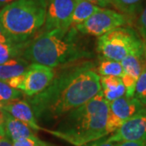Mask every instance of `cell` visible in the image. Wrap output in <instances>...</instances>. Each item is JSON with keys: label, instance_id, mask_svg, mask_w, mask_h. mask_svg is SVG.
I'll return each mask as SVG.
<instances>
[{"label": "cell", "instance_id": "1", "mask_svg": "<svg viewBox=\"0 0 146 146\" xmlns=\"http://www.w3.org/2000/svg\"><path fill=\"white\" fill-rule=\"evenodd\" d=\"M100 79L92 60L70 64L56 71L46 89L26 100L38 123L50 124L95 97L102 90Z\"/></svg>", "mask_w": 146, "mask_h": 146}, {"label": "cell", "instance_id": "2", "mask_svg": "<svg viewBox=\"0 0 146 146\" xmlns=\"http://www.w3.org/2000/svg\"><path fill=\"white\" fill-rule=\"evenodd\" d=\"M80 35L75 27L41 32L29 42L21 58L54 69L91 60L94 52L81 41Z\"/></svg>", "mask_w": 146, "mask_h": 146}, {"label": "cell", "instance_id": "3", "mask_svg": "<svg viewBox=\"0 0 146 146\" xmlns=\"http://www.w3.org/2000/svg\"><path fill=\"white\" fill-rule=\"evenodd\" d=\"M110 103L102 90L92 99L71 110L46 132L74 146H84L108 136L106 123Z\"/></svg>", "mask_w": 146, "mask_h": 146}, {"label": "cell", "instance_id": "4", "mask_svg": "<svg viewBox=\"0 0 146 146\" xmlns=\"http://www.w3.org/2000/svg\"><path fill=\"white\" fill-rule=\"evenodd\" d=\"M47 0H16L0 9V23L17 43L37 36L46 22Z\"/></svg>", "mask_w": 146, "mask_h": 146}, {"label": "cell", "instance_id": "5", "mask_svg": "<svg viewBox=\"0 0 146 146\" xmlns=\"http://www.w3.org/2000/svg\"><path fill=\"white\" fill-rule=\"evenodd\" d=\"M97 51L100 58L121 62L133 54H144V41L131 27H119L98 39Z\"/></svg>", "mask_w": 146, "mask_h": 146}, {"label": "cell", "instance_id": "6", "mask_svg": "<svg viewBox=\"0 0 146 146\" xmlns=\"http://www.w3.org/2000/svg\"><path fill=\"white\" fill-rule=\"evenodd\" d=\"M128 23H130V18L124 14L110 9L102 8L75 28L82 35L99 37Z\"/></svg>", "mask_w": 146, "mask_h": 146}, {"label": "cell", "instance_id": "7", "mask_svg": "<svg viewBox=\"0 0 146 146\" xmlns=\"http://www.w3.org/2000/svg\"><path fill=\"white\" fill-rule=\"evenodd\" d=\"M143 107L145 106L136 98L127 97L126 95L110 102L109 115L106 123L107 134L114 133Z\"/></svg>", "mask_w": 146, "mask_h": 146}, {"label": "cell", "instance_id": "8", "mask_svg": "<svg viewBox=\"0 0 146 146\" xmlns=\"http://www.w3.org/2000/svg\"><path fill=\"white\" fill-rule=\"evenodd\" d=\"M75 6L76 0H47L46 22L42 32L69 29Z\"/></svg>", "mask_w": 146, "mask_h": 146}, {"label": "cell", "instance_id": "9", "mask_svg": "<svg viewBox=\"0 0 146 146\" xmlns=\"http://www.w3.org/2000/svg\"><path fill=\"white\" fill-rule=\"evenodd\" d=\"M110 142L136 141L146 143V106L126 121L117 131L107 137Z\"/></svg>", "mask_w": 146, "mask_h": 146}, {"label": "cell", "instance_id": "10", "mask_svg": "<svg viewBox=\"0 0 146 146\" xmlns=\"http://www.w3.org/2000/svg\"><path fill=\"white\" fill-rule=\"evenodd\" d=\"M55 74L54 68L38 63H30L25 74V78L22 92L27 98L40 94L51 83Z\"/></svg>", "mask_w": 146, "mask_h": 146}, {"label": "cell", "instance_id": "11", "mask_svg": "<svg viewBox=\"0 0 146 146\" xmlns=\"http://www.w3.org/2000/svg\"><path fill=\"white\" fill-rule=\"evenodd\" d=\"M145 62L144 54L129 55L120 62L123 70L121 79L125 86L127 97H134L136 81L142 72Z\"/></svg>", "mask_w": 146, "mask_h": 146}, {"label": "cell", "instance_id": "12", "mask_svg": "<svg viewBox=\"0 0 146 146\" xmlns=\"http://www.w3.org/2000/svg\"><path fill=\"white\" fill-rule=\"evenodd\" d=\"M3 110L16 119L26 123L35 131H43L46 132L47 128H44L39 125L33 109L26 99L17 100L5 103Z\"/></svg>", "mask_w": 146, "mask_h": 146}, {"label": "cell", "instance_id": "13", "mask_svg": "<svg viewBox=\"0 0 146 146\" xmlns=\"http://www.w3.org/2000/svg\"><path fill=\"white\" fill-rule=\"evenodd\" d=\"M5 135L12 142L29 136H36L35 131L33 130L29 126L15 119L7 112H6Z\"/></svg>", "mask_w": 146, "mask_h": 146}, {"label": "cell", "instance_id": "14", "mask_svg": "<svg viewBox=\"0 0 146 146\" xmlns=\"http://www.w3.org/2000/svg\"><path fill=\"white\" fill-rule=\"evenodd\" d=\"M100 82L103 97L109 103L126 94L125 86L120 77L102 76Z\"/></svg>", "mask_w": 146, "mask_h": 146}, {"label": "cell", "instance_id": "15", "mask_svg": "<svg viewBox=\"0 0 146 146\" xmlns=\"http://www.w3.org/2000/svg\"><path fill=\"white\" fill-rule=\"evenodd\" d=\"M30 63L23 58H12L0 64V80L7 81L26 72Z\"/></svg>", "mask_w": 146, "mask_h": 146}, {"label": "cell", "instance_id": "16", "mask_svg": "<svg viewBox=\"0 0 146 146\" xmlns=\"http://www.w3.org/2000/svg\"><path fill=\"white\" fill-rule=\"evenodd\" d=\"M102 9L86 0H76V6L71 18V27H76Z\"/></svg>", "mask_w": 146, "mask_h": 146}, {"label": "cell", "instance_id": "17", "mask_svg": "<svg viewBox=\"0 0 146 146\" xmlns=\"http://www.w3.org/2000/svg\"><path fill=\"white\" fill-rule=\"evenodd\" d=\"M30 41L22 43L0 42V64L6 63L12 58L22 57L25 49Z\"/></svg>", "mask_w": 146, "mask_h": 146}, {"label": "cell", "instance_id": "18", "mask_svg": "<svg viewBox=\"0 0 146 146\" xmlns=\"http://www.w3.org/2000/svg\"><path fill=\"white\" fill-rule=\"evenodd\" d=\"M96 72L100 76H115L121 78L123 70L120 62L107 58H100L98 65L96 66Z\"/></svg>", "mask_w": 146, "mask_h": 146}, {"label": "cell", "instance_id": "19", "mask_svg": "<svg viewBox=\"0 0 146 146\" xmlns=\"http://www.w3.org/2000/svg\"><path fill=\"white\" fill-rule=\"evenodd\" d=\"M145 0H113L112 3L123 14L129 18L136 16L144 7Z\"/></svg>", "mask_w": 146, "mask_h": 146}, {"label": "cell", "instance_id": "20", "mask_svg": "<svg viewBox=\"0 0 146 146\" xmlns=\"http://www.w3.org/2000/svg\"><path fill=\"white\" fill-rule=\"evenodd\" d=\"M24 96L25 94L21 90L11 87L7 81L0 80V102L3 103L23 99Z\"/></svg>", "mask_w": 146, "mask_h": 146}, {"label": "cell", "instance_id": "21", "mask_svg": "<svg viewBox=\"0 0 146 146\" xmlns=\"http://www.w3.org/2000/svg\"><path fill=\"white\" fill-rule=\"evenodd\" d=\"M134 98L146 106V62L144 63L142 72L136 81Z\"/></svg>", "mask_w": 146, "mask_h": 146}, {"label": "cell", "instance_id": "22", "mask_svg": "<svg viewBox=\"0 0 146 146\" xmlns=\"http://www.w3.org/2000/svg\"><path fill=\"white\" fill-rule=\"evenodd\" d=\"M13 146H58L40 139L37 136H29L12 142Z\"/></svg>", "mask_w": 146, "mask_h": 146}, {"label": "cell", "instance_id": "23", "mask_svg": "<svg viewBox=\"0 0 146 146\" xmlns=\"http://www.w3.org/2000/svg\"><path fill=\"white\" fill-rule=\"evenodd\" d=\"M136 27L143 41H146V5L142 7L137 15Z\"/></svg>", "mask_w": 146, "mask_h": 146}, {"label": "cell", "instance_id": "24", "mask_svg": "<svg viewBox=\"0 0 146 146\" xmlns=\"http://www.w3.org/2000/svg\"><path fill=\"white\" fill-rule=\"evenodd\" d=\"M25 74H22V75H20V76H17L16 77L10 79V80H7V84L10 85L11 87L22 91L23 86H24V83H25Z\"/></svg>", "mask_w": 146, "mask_h": 146}, {"label": "cell", "instance_id": "25", "mask_svg": "<svg viewBox=\"0 0 146 146\" xmlns=\"http://www.w3.org/2000/svg\"><path fill=\"white\" fill-rule=\"evenodd\" d=\"M84 146H119L118 143H115V142H110L107 140V138L105 136L102 137L98 141H95L94 142L89 143L87 145Z\"/></svg>", "mask_w": 146, "mask_h": 146}, {"label": "cell", "instance_id": "26", "mask_svg": "<svg viewBox=\"0 0 146 146\" xmlns=\"http://www.w3.org/2000/svg\"><path fill=\"white\" fill-rule=\"evenodd\" d=\"M0 42H2V43H17V42H14V40L7 33L1 23H0Z\"/></svg>", "mask_w": 146, "mask_h": 146}, {"label": "cell", "instance_id": "27", "mask_svg": "<svg viewBox=\"0 0 146 146\" xmlns=\"http://www.w3.org/2000/svg\"><path fill=\"white\" fill-rule=\"evenodd\" d=\"M5 122L6 112L3 109H0V136H5Z\"/></svg>", "mask_w": 146, "mask_h": 146}, {"label": "cell", "instance_id": "28", "mask_svg": "<svg viewBox=\"0 0 146 146\" xmlns=\"http://www.w3.org/2000/svg\"><path fill=\"white\" fill-rule=\"evenodd\" d=\"M86 1L102 8H104L106 7L109 6L113 2V0H86Z\"/></svg>", "mask_w": 146, "mask_h": 146}, {"label": "cell", "instance_id": "29", "mask_svg": "<svg viewBox=\"0 0 146 146\" xmlns=\"http://www.w3.org/2000/svg\"><path fill=\"white\" fill-rule=\"evenodd\" d=\"M119 146H146L145 142H136V141H124L118 143Z\"/></svg>", "mask_w": 146, "mask_h": 146}, {"label": "cell", "instance_id": "30", "mask_svg": "<svg viewBox=\"0 0 146 146\" xmlns=\"http://www.w3.org/2000/svg\"><path fill=\"white\" fill-rule=\"evenodd\" d=\"M0 146H13V144L6 136H0Z\"/></svg>", "mask_w": 146, "mask_h": 146}, {"label": "cell", "instance_id": "31", "mask_svg": "<svg viewBox=\"0 0 146 146\" xmlns=\"http://www.w3.org/2000/svg\"><path fill=\"white\" fill-rule=\"evenodd\" d=\"M16 0H0V8L5 7V6L10 4L11 3L15 2Z\"/></svg>", "mask_w": 146, "mask_h": 146}, {"label": "cell", "instance_id": "32", "mask_svg": "<svg viewBox=\"0 0 146 146\" xmlns=\"http://www.w3.org/2000/svg\"><path fill=\"white\" fill-rule=\"evenodd\" d=\"M144 57L146 62V41H144Z\"/></svg>", "mask_w": 146, "mask_h": 146}, {"label": "cell", "instance_id": "33", "mask_svg": "<svg viewBox=\"0 0 146 146\" xmlns=\"http://www.w3.org/2000/svg\"><path fill=\"white\" fill-rule=\"evenodd\" d=\"M3 106H4V103H3L2 102H0V109H3Z\"/></svg>", "mask_w": 146, "mask_h": 146}, {"label": "cell", "instance_id": "34", "mask_svg": "<svg viewBox=\"0 0 146 146\" xmlns=\"http://www.w3.org/2000/svg\"><path fill=\"white\" fill-rule=\"evenodd\" d=\"M0 9H1V8H0Z\"/></svg>", "mask_w": 146, "mask_h": 146}]
</instances>
